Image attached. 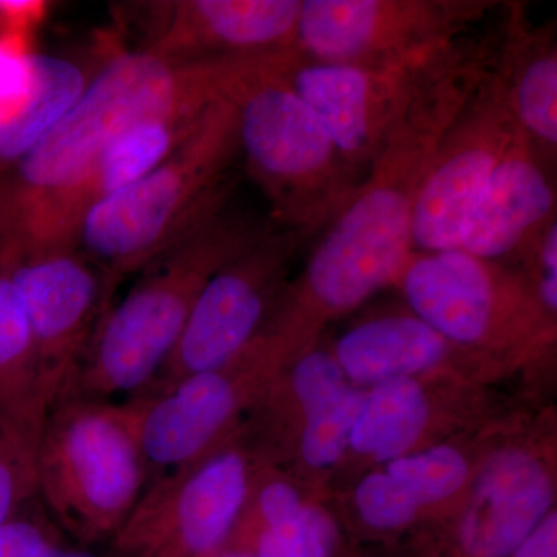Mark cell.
<instances>
[{"label":"cell","instance_id":"cell-1","mask_svg":"<svg viewBox=\"0 0 557 557\" xmlns=\"http://www.w3.org/2000/svg\"><path fill=\"white\" fill-rule=\"evenodd\" d=\"M496 30L458 39L417 91L350 203L313 242L295 299L270 330L295 343L318 318L357 309L395 284L412 252V219L443 135L490 72Z\"/></svg>","mask_w":557,"mask_h":557},{"label":"cell","instance_id":"cell-2","mask_svg":"<svg viewBox=\"0 0 557 557\" xmlns=\"http://www.w3.org/2000/svg\"><path fill=\"white\" fill-rule=\"evenodd\" d=\"M218 78V60L174 62L146 49L115 51L38 145L0 171V249L76 185L116 135L148 116L207 108L219 100Z\"/></svg>","mask_w":557,"mask_h":557},{"label":"cell","instance_id":"cell-3","mask_svg":"<svg viewBox=\"0 0 557 557\" xmlns=\"http://www.w3.org/2000/svg\"><path fill=\"white\" fill-rule=\"evenodd\" d=\"M271 220L226 207L139 271L126 298L101 319L61 397L112 401L145 391L168 361L201 289Z\"/></svg>","mask_w":557,"mask_h":557},{"label":"cell","instance_id":"cell-4","mask_svg":"<svg viewBox=\"0 0 557 557\" xmlns=\"http://www.w3.org/2000/svg\"><path fill=\"white\" fill-rule=\"evenodd\" d=\"M218 90L236 116L240 159L269 200L271 222L317 240L362 177L262 53L219 58Z\"/></svg>","mask_w":557,"mask_h":557},{"label":"cell","instance_id":"cell-5","mask_svg":"<svg viewBox=\"0 0 557 557\" xmlns=\"http://www.w3.org/2000/svg\"><path fill=\"white\" fill-rule=\"evenodd\" d=\"M240 159L228 102L209 106L199 126L156 170L95 205L81 220L73 247L119 287L205 220L230 207Z\"/></svg>","mask_w":557,"mask_h":557},{"label":"cell","instance_id":"cell-6","mask_svg":"<svg viewBox=\"0 0 557 557\" xmlns=\"http://www.w3.org/2000/svg\"><path fill=\"white\" fill-rule=\"evenodd\" d=\"M148 486L126 403L64 398L49 409L38 498L54 525L83 542L115 537Z\"/></svg>","mask_w":557,"mask_h":557},{"label":"cell","instance_id":"cell-7","mask_svg":"<svg viewBox=\"0 0 557 557\" xmlns=\"http://www.w3.org/2000/svg\"><path fill=\"white\" fill-rule=\"evenodd\" d=\"M500 5L494 0H302L296 49L336 64H408L474 32Z\"/></svg>","mask_w":557,"mask_h":557},{"label":"cell","instance_id":"cell-8","mask_svg":"<svg viewBox=\"0 0 557 557\" xmlns=\"http://www.w3.org/2000/svg\"><path fill=\"white\" fill-rule=\"evenodd\" d=\"M454 44L424 60L387 67L313 60L296 47L262 54L271 72L317 113L364 178L395 124Z\"/></svg>","mask_w":557,"mask_h":557},{"label":"cell","instance_id":"cell-9","mask_svg":"<svg viewBox=\"0 0 557 557\" xmlns=\"http://www.w3.org/2000/svg\"><path fill=\"white\" fill-rule=\"evenodd\" d=\"M304 244L307 240L296 231L271 223L258 240L228 260L201 289L178 343L145 391L223 368L251 346L265 327L289 262Z\"/></svg>","mask_w":557,"mask_h":557},{"label":"cell","instance_id":"cell-10","mask_svg":"<svg viewBox=\"0 0 557 557\" xmlns=\"http://www.w3.org/2000/svg\"><path fill=\"white\" fill-rule=\"evenodd\" d=\"M249 490L247 458L220 449L146 486L116 533L124 557H209L226 545Z\"/></svg>","mask_w":557,"mask_h":557},{"label":"cell","instance_id":"cell-11","mask_svg":"<svg viewBox=\"0 0 557 557\" xmlns=\"http://www.w3.org/2000/svg\"><path fill=\"white\" fill-rule=\"evenodd\" d=\"M410 310L454 346L525 335L539 313L533 293L500 262L463 249L410 252L397 278Z\"/></svg>","mask_w":557,"mask_h":557},{"label":"cell","instance_id":"cell-12","mask_svg":"<svg viewBox=\"0 0 557 557\" xmlns=\"http://www.w3.org/2000/svg\"><path fill=\"white\" fill-rule=\"evenodd\" d=\"M0 270L24 304L54 405L112 307L116 285L75 247L3 256Z\"/></svg>","mask_w":557,"mask_h":557},{"label":"cell","instance_id":"cell-13","mask_svg":"<svg viewBox=\"0 0 557 557\" xmlns=\"http://www.w3.org/2000/svg\"><path fill=\"white\" fill-rule=\"evenodd\" d=\"M518 129L493 64L440 141L413 211L412 251L458 248L469 209Z\"/></svg>","mask_w":557,"mask_h":557},{"label":"cell","instance_id":"cell-14","mask_svg":"<svg viewBox=\"0 0 557 557\" xmlns=\"http://www.w3.org/2000/svg\"><path fill=\"white\" fill-rule=\"evenodd\" d=\"M249 347L228 364L127 399L148 483L214 453L247 392Z\"/></svg>","mask_w":557,"mask_h":557},{"label":"cell","instance_id":"cell-15","mask_svg":"<svg viewBox=\"0 0 557 557\" xmlns=\"http://www.w3.org/2000/svg\"><path fill=\"white\" fill-rule=\"evenodd\" d=\"M209 106L148 116L121 132L76 185L50 200L20 239L0 249V258L73 247L86 212L156 170L196 131Z\"/></svg>","mask_w":557,"mask_h":557},{"label":"cell","instance_id":"cell-16","mask_svg":"<svg viewBox=\"0 0 557 557\" xmlns=\"http://www.w3.org/2000/svg\"><path fill=\"white\" fill-rule=\"evenodd\" d=\"M302 0H177L143 49L174 62L219 60L296 47Z\"/></svg>","mask_w":557,"mask_h":557},{"label":"cell","instance_id":"cell-17","mask_svg":"<svg viewBox=\"0 0 557 557\" xmlns=\"http://www.w3.org/2000/svg\"><path fill=\"white\" fill-rule=\"evenodd\" d=\"M553 220L556 185L552 164L519 126L469 209L458 249L493 262L520 259Z\"/></svg>","mask_w":557,"mask_h":557},{"label":"cell","instance_id":"cell-18","mask_svg":"<svg viewBox=\"0 0 557 557\" xmlns=\"http://www.w3.org/2000/svg\"><path fill=\"white\" fill-rule=\"evenodd\" d=\"M106 60L38 53L0 38V171L38 145Z\"/></svg>","mask_w":557,"mask_h":557},{"label":"cell","instance_id":"cell-19","mask_svg":"<svg viewBox=\"0 0 557 557\" xmlns=\"http://www.w3.org/2000/svg\"><path fill=\"white\" fill-rule=\"evenodd\" d=\"M555 487L547 469L523 450L487 461L457 530L460 557H511L552 512Z\"/></svg>","mask_w":557,"mask_h":557},{"label":"cell","instance_id":"cell-20","mask_svg":"<svg viewBox=\"0 0 557 557\" xmlns=\"http://www.w3.org/2000/svg\"><path fill=\"white\" fill-rule=\"evenodd\" d=\"M494 69L512 115L549 164L557 149V44L555 24L539 25L527 7L504 2Z\"/></svg>","mask_w":557,"mask_h":557},{"label":"cell","instance_id":"cell-21","mask_svg":"<svg viewBox=\"0 0 557 557\" xmlns=\"http://www.w3.org/2000/svg\"><path fill=\"white\" fill-rule=\"evenodd\" d=\"M450 346L454 344L416 314H391L348 330L333 355L351 384L375 386L437 368L448 357Z\"/></svg>","mask_w":557,"mask_h":557},{"label":"cell","instance_id":"cell-22","mask_svg":"<svg viewBox=\"0 0 557 557\" xmlns=\"http://www.w3.org/2000/svg\"><path fill=\"white\" fill-rule=\"evenodd\" d=\"M428 421V397L418 381H384L362 397L348 446L388 463L413 448Z\"/></svg>","mask_w":557,"mask_h":557},{"label":"cell","instance_id":"cell-23","mask_svg":"<svg viewBox=\"0 0 557 557\" xmlns=\"http://www.w3.org/2000/svg\"><path fill=\"white\" fill-rule=\"evenodd\" d=\"M44 401L53 406L44 387L38 351L24 304L0 270V412Z\"/></svg>","mask_w":557,"mask_h":557},{"label":"cell","instance_id":"cell-24","mask_svg":"<svg viewBox=\"0 0 557 557\" xmlns=\"http://www.w3.org/2000/svg\"><path fill=\"white\" fill-rule=\"evenodd\" d=\"M50 405L0 412V525L38 497V454Z\"/></svg>","mask_w":557,"mask_h":557},{"label":"cell","instance_id":"cell-25","mask_svg":"<svg viewBox=\"0 0 557 557\" xmlns=\"http://www.w3.org/2000/svg\"><path fill=\"white\" fill-rule=\"evenodd\" d=\"M364 394L350 381L298 399L304 429L300 454L311 468H329L346 453Z\"/></svg>","mask_w":557,"mask_h":557},{"label":"cell","instance_id":"cell-26","mask_svg":"<svg viewBox=\"0 0 557 557\" xmlns=\"http://www.w3.org/2000/svg\"><path fill=\"white\" fill-rule=\"evenodd\" d=\"M386 472L408 487L424 507L454 496L467 482L469 468L460 450L435 446L388 461Z\"/></svg>","mask_w":557,"mask_h":557},{"label":"cell","instance_id":"cell-27","mask_svg":"<svg viewBox=\"0 0 557 557\" xmlns=\"http://www.w3.org/2000/svg\"><path fill=\"white\" fill-rule=\"evenodd\" d=\"M338 541V528L327 512L306 505L295 518L259 528L251 548L244 553L258 557H332Z\"/></svg>","mask_w":557,"mask_h":557},{"label":"cell","instance_id":"cell-28","mask_svg":"<svg viewBox=\"0 0 557 557\" xmlns=\"http://www.w3.org/2000/svg\"><path fill=\"white\" fill-rule=\"evenodd\" d=\"M355 500L362 522L381 531L409 525L421 509L408 487L386 471L373 472L362 480Z\"/></svg>","mask_w":557,"mask_h":557},{"label":"cell","instance_id":"cell-29","mask_svg":"<svg viewBox=\"0 0 557 557\" xmlns=\"http://www.w3.org/2000/svg\"><path fill=\"white\" fill-rule=\"evenodd\" d=\"M53 545L54 523L38 497L0 525V557H42Z\"/></svg>","mask_w":557,"mask_h":557},{"label":"cell","instance_id":"cell-30","mask_svg":"<svg viewBox=\"0 0 557 557\" xmlns=\"http://www.w3.org/2000/svg\"><path fill=\"white\" fill-rule=\"evenodd\" d=\"M531 274V293L548 317L557 310V219L520 256Z\"/></svg>","mask_w":557,"mask_h":557},{"label":"cell","instance_id":"cell-31","mask_svg":"<svg viewBox=\"0 0 557 557\" xmlns=\"http://www.w3.org/2000/svg\"><path fill=\"white\" fill-rule=\"evenodd\" d=\"M306 505L295 486L284 480H271L260 486L256 500L259 528L277 525L295 518Z\"/></svg>","mask_w":557,"mask_h":557},{"label":"cell","instance_id":"cell-32","mask_svg":"<svg viewBox=\"0 0 557 557\" xmlns=\"http://www.w3.org/2000/svg\"><path fill=\"white\" fill-rule=\"evenodd\" d=\"M42 557H94L91 555H87V553H79V552H69V549H61L57 545H53V547H50L47 549L46 553H44Z\"/></svg>","mask_w":557,"mask_h":557},{"label":"cell","instance_id":"cell-33","mask_svg":"<svg viewBox=\"0 0 557 557\" xmlns=\"http://www.w3.org/2000/svg\"><path fill=\"white\" fill-rule=\"evenodd\" d=\"M209 557H258L255 555H249V553L236 552V549H230V552H225V549H219L214 555Z\"/></svg>","mask_w":557,"mask_h":557}]
</instances>
